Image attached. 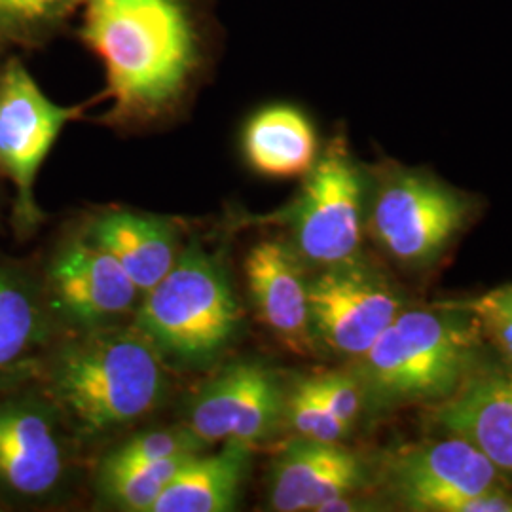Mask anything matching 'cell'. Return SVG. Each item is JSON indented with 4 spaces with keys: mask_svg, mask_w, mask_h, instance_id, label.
Segmentation results:
<instances>
[{
    "mask_svg": "<svg viewBox=\"0 0 512 512\" xmlns=\"http://www.w3.org/2000/svg\"><path fill=\"white\" fill-rule=\"evenodd\" d=\"M78 35L105 69L112 128H147L173 116L211 50L203 0H80Z\"/></svg>",
    "mask_w": 512,
    "mask_h": 512,
    "instance_id": "1",
    "label": "cell"
},
{
    "mask_svg": "<svg viewBox=\"0 0 512 512\" xmlns=\"http://www.w3.org/2000/svg\"><path fill=\"white\" fill-rule=\"evenodd\" d=\"M50 393L82 435H105L143 420L164 401V359L133 329L86 330L50 366Z\"/></svg>",
    "mask_w": 512,
    "mask_h": 512,
    "instance_id": "2",
    "label": "cell"
},
{
    "mask_svg": "<svg viewBox=\"0 0 512 512\" xmlns=\"http://www.w3.org/2000/svg\"><path fill=\"white\" fill-rule=\"evenodd\" d=\"M243 323L230 279L213 256L188 247L164 279L143 294L135 329L158 355L179 366L198 368L219 359Z\"/></svg>",
    "mask_w": 512,
    "mask_h": 512,
    "instance_id": "3",
    "label": "cell"
},
{
    "mask_svg": "<svg viewBox=\"0 0 512 512\" xmlns=\"http://www.w3.org/2000/svg\"><path fill=\"white\" fill-rule=\"evenodd\" d=\"M473 338L456 315L401 311L361 357L357 380L378 406L450 397L473 361Z\"/></svg>",
    "mask_w": 512,
    "mask_h": 512,
    "instance_id": "4",
    "label": "cell"
},
{
    "mask_svg": "<svg viewBox=\"0 0 512 512\" xmlns=\"http://www.w3.org/2000/svg\"><path fill=\"white\" fill-rule=\"evenodd\" d=\"M84 109L54 103L18 57L0 67V175L16 188L19 232H31L42 220L35 200L38 171L61 131Z\"/></svg>",
    "mask_w": 512,
    "mask_h": 512,
    "instance_id": "5",
    "label": "cell"
},
{
    "mask_svg": "<svg viewBox=\"0 0 512 512\" xmlns=\"http://www.w3.org/2000/svg\"><path fill=\"white\" fill-rule=\"evenodd\" d=\"M296 209L298 251L317 266L348 264L361 247L363 181L342 139H334L308 173Z\"/></svg>",
    "mask_w": 512,
    "mask_h": 512,
    "instance_id": "6",
    "label": "cell"
},
{
    "mask_svg": "<svg viewBox=\"0 0 512 512\" xmlns=\"http://www.w3.org/2000/svg\"><path fill=\"white\" fill-rule=\"evenodd\" d=\"M313 336L338 355L361 359L403 302L382 275L359 262L330 266L308 285Z\"/></svg>",
    "mask_w": 512,
    "mask_h": 512,
    "instance_id": "7",
    "label": "cell"
},
{
    "mask_svg": "<svg viewBox=\"0 0 512 512\" xmlns=\"http://www.w3.org/2000/svg\"><path fill=\"white\" fill-rule=\"evenodd\" d=\"M467 207L446 186L404 173L380 188L370 226L385 251L406 264L439 256L463 226Z\"/></svg>",
    "mask_w": 512,
    "mask_h": 512,
    "instance_id": "8",
    "label": "cell"
},
{
    "mask_svg": "<svg viewBox=\"0 0 512 512\" xmlns=\"http://www.w3.org/2000/svg\"><path fill=\"white\" fill-rule=\"evenodd\" d=\"M48 306L84 330L112 327L143 296L118 260L84 236L65 241L46 272Z\"/></svg>",
    "mask_w": 512,
    "mask_h": 512,
    "instance_id": "9",
    "label": "cell"
},
{
    "mask_svg": "<svg viewBox=\"0 0 512 512\" xmlns=\"http://www.w3.org/2000/svg\"><path fill=\"white\" fill-rule=\"evenodd\" d=\"M285 393L274 370L258 363L228 366L190 406L200 442L249 446L268 439L285 416Z\"/></svg>",
    "mask_w": 512,
    "mask_h": 512,
    "instance_id": "10",
    "label": "cell"
},
{
    "mask_svg": "<svg viewBox=\"0 0 512 512\" xmlns=\"http://www.w3.org/2000/svg\"><path fill=\"white\" fill-rule=\"evenodd\" d=\"M65 444L48 404L0 399V492L16 499L50 495L65 476Z\"/></svg>",
    "mask_w": 512,
    "mask_h": 512,
    "instance_id": "11",
    "label": "cell"
},
{
    "mask_svg": "<svg viewBox=\"0 0 512 512\" xmlns=\"http://www.w3.org/2000/svg\"><path fill=\"white\" fill-rule=\"evenodd\" d=\"M389 478L412 511L448 512L461 497L499 490V469L459 437L401 452L391 463Z\"/></svg>",
    "mask_w": 512,
    "mask_h": 512,
    "instance_id": "12",
    "label": "cell"
},
{
    "mask_svg": "<svg viewBox=\"0 0 512 512\" xmlns=\"http://www.w3.org/2000/svg\"><path fill=\"white\" fill-rule=\"evenodd\" d=\"M365 484L361 459L338 442L300 439L275 459L270 503L279 512L321 511Z\"/></svg>",
    "mask_w": 512,
    "mask_h": 512,
    "instance_id": "13",
    "label": "cell"
},
{
    "mask_svg": "<svg viewBox=\"0 0 512 512\" xmlns=\"http://www.w3.org/2000/svg\"><path fill=\"white\" fill-rule=\"evenodd\" d=\"M245 277L260 321L294 353L313 351L310 283L293 251L274 239L256 243L245 258Z\"/></svg>",
    "mask_w": 512,
    "mask_h": 512,
    "instance_id": "14",
    "label": "cell"
},
{
    "mask_svg": "<svg viewBox=\"0 0 512 512\" xmlns=\"http://www.w3.org/2000/svg\"><path fill=\"white\" fill-rule=\"evenodd\" d=\"M86 236L118 260L141 294L158 285L181 255L167 220L135 211L112 209L97 215Z\"/></svg>",
    "mask_w": 512,
    "mask_h": 512,
    "instance_id": "15",
    "label": "cell"
},
{
    "mask_svg": "<svg viewBox=\"0 0 512 512\" xmlns=\"http://www.w3.org/2000/svg\"><path fill=\"white\" fill-rule=\"evenodd\" d=\"M437 421L512 475V376L480 378L437 410Z\"/></svg>",
    "mask_w": 512,
    "mask_h": 512,
    "instance_id": "16",
    "label": "cell"
},
{
    "mask_svg": "<svg viewBox=\"0 0 512 512\" xmlns=\"http://www.w3.org/2000/svg\"><path fill=\"white\" fill-rule=\"evenodd\" d=\"M241 148L249 167L272 179L308 175L319 158L310 118L291 105H272L255 112L243 128Z\"/></svg>",
    "mask_w": 512,
    "mask_h": 512,
    "instance_id": "17",
    "label": "cell"
},
{
    "mask_svg": "<svg viewBox=\"0 0 512 512\" xmlns=\"http://www.w3.org/2000/svg\"><path fill=\"white\" fill-rule=\"evenodd\" d=\"M251 450L226 444L219 454L184 463L154 501L150 512H226L236 509L241 484L249 471Z\"/></svg>",
    "mask_w": 512,
    "mask_h": 512,
    "instance_id": "18",
    "label": "cell"
},
{
    "mask_svg": "<svg viewBox=\"0 0 512 512\" xmlns=\"http://www.w3.org/2000/svg\"><path fill=\"white\" fill-rule=\"evenodd\" d=\"M48 300L29 275L0 264V382L25 370L46 344Z\"/></svg>",
    "mask_w": 512,
    "mask_h": 512,
    "instance_id": "19",
    "label": "cell"
},
{
    "mask_svg": "<svg viewBox=\"0 0 512 512\" xmlns=\"http://www.w3.org/2000/svg\"><path fill=\"white\" fill-rule=\"evenodd\" d=\"M192 456H175L124 469H101V492L120 509L150 512L165 486Z\"/></svg>",
    "mask_w": 512,
    "mask_h": 512,
    "instance_id": "20",
    "label": "cell"
},
{
    "mask_svg": "<svg viewBox=\"0 0 512 512\" xmlns=\"http://www.w3.org/2000/svg\"><path fill=\"white\" fill-rule=\"evenodd\" d=\"M80 0H0V42L37 46L78 12Z\"/></svg>",
    "mask_w": 512,
    "mask_h": 512,
    "instance_id": "21",
    "label": "cell"
},
{
    "mask_svg": "<svg viewBox=\"0 0 512 512\" xmlns=\"http://www.w3.org/2000/svg\"><path fill=\"white\" fill-rule=\"evenodd\" d=\"M200 446L202 442L194 437L190 429L141 433L129 439L126 444H122L118 450H114L109 458L105 459L103 469H124L150 461L196 454Z\"/></svg>",
    "mask_w": 512,
    "mask_h": 512,
    "instance_id": "22",
    "label": "cell"
},
{
    "mask_svg": "<svg viewBox=\"0 0 512 512\" xmlns=\"http://www.w3.org/2000/svg\"><path fill=\"white\" fill-rule=\"evenodd\" d=\"M285 418L304 439L340 442L349 433L348 425L334 418L329 408L317 399L308 380H300L285 397Z\"/></svg>",
    "mask_w": 512,
    "mask_h": 512,
    "instance_id": "23",
    "label": "cell"
},
{
    "mask_svg": "<svg viewBox=\"0 0 512 512\" xmlns=\"http://www.w3.org/2000/svg\"><path fill=\"white\" fill-rule=\"evenodd\" d=\"M317 399L329 408L334 418L348 425L349 429L361 414L363 406V387L357 378H351L346 374H321L306 378Z\"/></svg>",
    "mask_w": 512,
    "mask_h": 512,
    "instance_id": "24",
    "label": "cell"
},
{
    "mask_svg": "<svg viewBox=\"0 0 512 512\" xmlns=\"http://www.w3.org/2000/svg\"><path fill=\"white\" fill-rule=\"evenodd\" d=\"M461 308L484 323L497 346L512 359V285L469 300Z\"/></svg>",
    "mask_w": 512,
    "mask_h": 512,
    "instance_id": "25",
    "label": "cell"
}]
</instances>
